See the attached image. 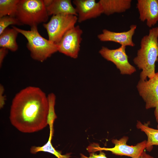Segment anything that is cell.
I'll return each mask as SVG.
<instances>
[{"label":"cell","instance_id":"e0dca14e","mask_svg":"<svg viewBox=\"0 0 158 158\" xmlns=\"http://www.w3.org/2000/svg\"><path fill=\"white\" fill-rule=\"evenodd\" d=\"M53 132L52 131H49L48 141L43 145L41 146H32L30 150L31 153L35 154L38 152H43L51 153L55 155L57 158H70L71 156L69 153L62 154L61 152L56 150L53 147L51 141Z\"/></svg>","mask_w":158,"mask_h":158},{"label":"cell","instance_id":"5b68a950","mask_svg":"<svg viewBox=\"0 0 158 158\" xmlns=\"http://www.w3.org/2000/svg\"><path fill=\"white\" fill-rule=\"evenodd\" d=\"M78 21L77 16L71 14L53 15L47 23L43 26L47 31L48 40L57 44L65 34L75 26Z\"/></svg>","mask_w":158,"mask_h":158},{"label":"cell","instance_id":"ffe728a7","mask_svg":"<svg viewBox=\"0 0 158 158\" xmlns=\"http://www.w3.org/2000/svg\"><path fill=\"white\" fill-rule=\"evenodd\" d=\"M11 25H23L16 17L6 16L0 18V35Z\"/></svg>","mask_w":158,"mask_h":158},{"label":"cell","instance_id":"277c9868","mask_svg":"<svg viewBox=\"0 0 158 158\" xmlns=\"http://www.w3.org/2000/svg\"><path fill=\"white\" fill-rule=\"evenodd\" d=\"M42 0H19L15 17L23 25L31 27L46 22L49 18Z\"/></svg>","mask_w":158,"mask_h":158},{"label":"cell","instance_id":"7402d4cb","mask_svg":"<svg viewBox=\"0 0 158 158\" xmlns=\"http://www.w3.org/2000/svg\"><path fill=\"white\" fill-rule=\"evenodd\" d=\"M4 88L3 85H0V108H3L5 104V97L4 95Z\"/></svg>","mask_w":158,"mask_h":158},{"label":"cell","instance_id":"603a6c76","mask_svg":"<svg viewBox=\"0 0 158 158\" xmlns=\"http://www.w3.org/2000/svg\"><path fill=\"white\" fill-rule=\"evenodd\" d=\"M8 49L3 47L0 48V67L2 66L3 60L8 53Z\"/></svg>","mask_w":158,"mask_h":158},{"label":"cell","instance_id":"5bb4252c","mask_svg":"<svg viewBox=\"0 0 158 158\" xmlns=\"http://www.w3.org/2000/svg\"><path fill=\"white\" fill-rule=\"evenodd\" d=\"M131 0H100L103 13L109 16L115 13H121L129 9Z\"/></svg>","mask_w":158,"mask_h":158},{"label":"cell","instance_id":"2e32d148","mask_svg":"<svg viewBox=\"0 0 158 158\" xmlns=\"http://www.w3.org/2000/svg\"><path fill=\"white\" fill-rule=\"evenodd\" d=\"M137 128L144 132L147 135L146 148L147 150L151 151L154 145H158V128L155 129L149 127L148 123H142L138 121Z\"/></svg>","mask_w":158,"mask_h":158},{"label":"cell","instance_id":"d6986e66","mask_svg":"<svg viewBox=\"0 0 158 158\" xmlns=\"http://www.w3.org/2000/svg\"><path fill=\"white\" fill-rule=\"evenodd\" d=\"M47 96L49 105L47 124L49 128H53L54 122L57 118L54 109L56 97L55 95L53 93H49Z\"/></svg>","mask_w":158,"mask_h":158},{"label":"cell","instance_id":"9c48e42d","mask_svg":"<svg viewBox=\"0 0 158 158\" xmlns=\"http://www.w3.org/2000/svg\"><path fill=\"white\" fill-rule=\"evenodd\" d=\"M137 87L140 95L145 102L146 109L158 107V72L148 80H140Z\"/></svg>","mask_w":158,"mask_h":158},{"label":"cell","instance_id":"7c38bea8","mask_svg":"<svg viewBox=\"0 0 158 158\" xmlns=\"http://www.w3.org/2000/svg\"><path fill=\"white\" fill-rule=\"evenodd\" d=\"M136 28V25H132L129 30L121 32H114L104 29L102 33L97 35V37L102 42H113L120 44L121 46L133 47L135 44L133 41L132 37Z\"/></svg>","mask_w":158,"mask_h":158},{"label":"cell","instance_id":"7a4b0ae2","mask_svg":"<svg viewBox=\"0 0 158 158\" xmlns=\"http://www.w3.org/2000/svg\"><path fill=\"white\" fill-rule=\"evenodd\" d=\"M133 61L142 71L140 80H147L155 75V63L158 61V27L150 29L148 35L144 36L140 42V48Z\"/></svg>","mask_w":158,"mask_h":158},{"label":"cell","instance_id":"8fae6325","mask_svg":"<svg viewBox=\"0 0 158 158\" xmlns=\"http://www.w3.org/2000/svg\"><path fill=\"white\" fill-rule=\"evenodd\" d=\"M136 5L140 20L146 21L149 28L154 26L158 21V0H138Z\"/></svg>","mask_w":158,"mask_h":158},{"label":"cell","instance_id":"44dd1931","mask_svg":"<svg viewBox=\"0 0 158 158\" xmlns=\"http://www.w3.org/2000/svg\"><path fill=\"white\" fill-rule=\"evenodd\" d=\"M80 158H108L106 156L105 154L102 151H100L99 154H97L94 152H91L88 157L81 154Z\"/></svg>","mask_w":158,"mask_h":158},{"label":"cell","instance_id":"8992f818","mask_svg":"<svg viewBox=\"0 0 158 158\" xmlns=\"http://www.w3.org/2000/svg\"><path fill=\"white\" fill-rule=\"evenodd\" d=\"M128 138V137L124 136L119 140L113 139L112 142L115 145L113 148L90 146L87 147V150L91 152L97 151H109L116 155L126 156L131 158H139L146 149L147 140H144L134 146H130L126 144Z\"/></svg>","mask_w":158,"mask_h":158},{"label":"cell","instance_id":"ba28073f","mask_svg":"<svg viewBox=\"0 0 158 158\" xmlns=\"http://www.w3.org/2000/svg\"><path fill=\"white\" fill-rule=\"evenodd\" d=\"M83 33V31L79 25L69 30L57 44L58 51L71 58H77L80 51Z\"/></svg>","mask_w":158,"mask_h":158},{"label":"cell","instance_id":"52a82bcc","mask_svg":"<svg viewBox=\"0 0 158 158\" xmlns=\"http://www.w3.org/2000/svg\"><path fill=\"white\" fill-rule=\"evenodd\" d=\"M126 48L121 46L117 49H111L102 46L99 53L105 59L113 63L119 70L121 74L131 75L136 71V69L129 62Z\"/></svg>","mask_w":158,"mask_h":158},{"label":"cell","instance_id":"6da1fadb","mask_svg":"<svg viewBox=\"0 0 158 158\" xmlns=\"http://www.w3.org/2000/svg\"><path fill=\"white\" fill-rule=\"evenodd\" d=\"M47 96L39 87L29 86L17 93L12 101L9 119L20 132L31 133L42 130L47 124Z\"/></svg>","mask_w":158,"mask_h":158},{"label":"cell","instance_id":"d4e9b609","mask_svg":"<svg viewBox=\"0 0 158 158\" xmlns=\"http://www.w3.org/2000/svg\"><path fill=\"white\" fill-rule=\"evenodd\" d=\"M154 114L157 121L158 124V107L155 108ZM157 128H158V124L157 125Z\"/></svg>","mask_w":158,"mask_h":158},{"label":"cell","instance_id":"9a60e30c","mask_svg":"<svg viewBox=\"0 0 158 158\" xmlns=\"http://www.w3.org/2000/svg\"><path fill=\"white\" fill-rule=\"evenodd\" d=\"M19 32L16 29L7 28L0 35V47L6 48L12 51L18 49L16 39Z\"/></svg>","mask_w":158,"mask_h":158},{"label":"cell","instance_id":"ac0fdd59","mask_svg":"<svg viewBox=\"0 0 158 158\" xmlns=\"http://www.w3.org/2000/svg\"><path fill=\"white\" fill-rule=\"evenodd\" d=\"M19 0H0V18L6 16L15 17Z\"/></svg>","mask_w":158,"mask_h":158},{"label":"cell","instance_id":"cb8c5ba5","mask_svg":"<svg viewBox=\"0 0 158 158\" xmlns=\"http://www.w3.org/2000/svg\"><path fill=\"white\" fill-rule=\"evenodd\" d=\"M139 158H154L152 156L147 154L144 151L142 153Z\"/></svg>","mask_w":158,"mask_h":158},{"label":"cell","instance_id":"4fadbf2b","mask_svg":"<svg viewBox=\"0 0 158 158\" xmlns=\"http://www.w3.org/2000/svg\"><path fill=\"white\" fill-rule=\"evenodd\" d=\"M49 16L71 14L77 16L71 0H44Z\"/></svg>","mask_w":158,"mask_h":158},{"label":"cell","instance_id":"3957f363","mask_svg":"<svg viewBox=\"0 0 158 158\" xmlns=\"http://www.w3.org/2000/svg\"><path fill=\"white\" fill-rule=\"evenodd\" d=\"M12 28L23 35L28 41L27 47L33 59L43 62L58 51L57 44L43 37L39 32L37 26L31 27L26 30L15 26Z\"/></svg>","mask_w":158,"mask_h":158},{"label":"cell","instance_id":"30bf717a","mask_svg":"<svg viewBox=\"0 0 158 158\" xmlns=\"http://www.w3.org/2000/svg\"><path fill=\"white\" fill-rule=\"evenodd\" d=\"M73 3L75 6L79 23L96 18L103 13L100 4L95 0H74Z\"/></svg>","mask_w":158,"mask_h":158}]
</instances>
